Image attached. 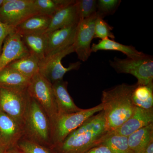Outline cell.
I'll return each mask as SVG.
<instances>
[{"mask_svg":"<svg viewBox=\"0 0 153 153\" xmlns=\"http://www.w3.org/2000/svg\"><path fill=\"white\" fill-rule=\"evenodd\" d=\"M109 133L102 111L89 118L51 149L53 153H85L100 145Z\"/></svg>","mask_w":153,"mask_h":153,"instance_id":"obj_1","label":"cell"},{"mask_svg":"<svg viewBox=\"0 0 153 153\" xmlns=\"http://www.w3.org/2000/svg\"><path fill=\"white\" fill-rule=\"evenodd\" d=\"M136 85L122 83L102 91L101 103L109 132L119 127L133 113L136 106L131 96Z\"/></svg>","mask_w":153,"mask_h":153,"instance_id":"obj_2","label":"cell"},{"mask_svg":"<svg viewBox=\"0 0 153 153\" xmlns=\"http://www.w3.org/2000/svg\"><path fill=\"white\" fill-rule=\"evenodd\" d=\"M23 126V138L49 149L52 148L51 121L43 108L30 97Z\"/></svg>","mask_w":153,"mask_h":153,"instance_id":"obj_3","label":"cell"},{"mask_svg":"<svg viewBox=\"0 0 153 153\" xmlns=\"http://www.w3.org/2000/svg\"><path fill=\"white\" fill-rule=\"evenodd\" d=\"M110 66L118 73L131 74L137 80L138 85L153 82V57L145 54L140 57L124 59L115 57L109 60Z\"/></svg>","mask_w":153,"mask_h":153,"instance_id":"obj_4","label":"cell"},{"mask_svg":"<svg viewBox=\"0 0 153 153\" xmlns=\"http://www.w3.org/2000/svg\"><path fill=\"white\" fill-rule=\"evenodd\" d=\"M27 91L49 117L53 128L58 111L52 84L38 72L30 79Z\"/></svg>","mask_w":153,"mask_h":153,"instance_id":"obj_5","label":"cell"},{"mask_svg":"<svg viewBox=\"0 0 153 153\" xmlns=\"http://www.w3.org/2000/svg\"><path fill=\"white\" fill-rule=\"evenodd\" d=\"M102 110L103 106L100 103L91 108L58 116L52 128V148L62 143L68 134L82 125L89 118Z\"/></svg>","mask_w":153,"mask_h":153,"instance_id":"obj_6","label":"cell"},{"mask_svg":"<svg viewBox=\"0 0 153 153\" xmlns=\"http://www.w3.org/2000/svg\"><path fill=\"white\" fill-rule=\"evenodd\" d=\"M73 52H74V49L73 45L46 55L39 62V73L52 85L63 80V76L67 72L78 70L81 66L80 61L70 63L68 67H64L62 64V59Z\"/></svg>","mask_w":153,"mask_h":153,"instance_id":"obj_7","label":"cell"},{"mask_svg":"<svg viewBox=\"0 0 153 153\" xmlns=\"http://www.w3.org/2000/svg\"><path fill=\"white\" fill-rule=\"evenodd\" d=\"M27 88L0 86V110L23 125L30 99Z\"/></svg>","mask_w":153,"mask_h":153,"instance_id":"obj_8","label":"cell"},{"mask_svg":"<svg viewBox=\"0 0 153 153\" xmlns=\"http://www.w3.org/2000/svg\"><path fill=\"white\" fill-rule=\"evenodd\" d=\"M39 14L34 0H4L0 7V21L15 28L30 17Z\"/></svg>","mask_w":153,"mask_h":153,"instance_id":"obj_9","label":"cell"},{"mask_svg":"<svg viewBox=\"0 0 153 153\" xmlns=\"http://www.w3.org/2000/svg\"><path fill=\"white\" fill-rule=\"evenodd\" d=\"M98 15L79 21L76 28L73 46L78 59L85 62L91 55V41L94 38V27Z\"/></svg>","mask_w":153,"mask_h":153,"instance_id":"obj_10","label":"cell"},{"mask_svg":"<svg viewBox=\"0 0 153 153\" xmlns=\"http://www.w3.org/2000/svg\"><path fill=\"white\" fill-rule=\"evenodd\" d=\"M30 54L21 36L14 31L6 38L3 43L0 54V71L12 62Z\"/></svg>","mask_w":153,"mask_h":153,"instance_id":"obj_11","label":"cell"},{"mask_svg":"<svg viewBox=\"0 0 153 153\" xmlns=\"http://www.w3.org/2000/svg\"><path fill=\"white\" fill-rule=\"evenodd\" d=\"M23 136V124L0 110V142L9 149L17 146Z\"/></svg>","mask_w":153,"mask_h":153,"instance_id":"obj_12","label":"cell"},{"mask_svg":"<svg viewBox=\"0 0 153 153\" xmlns=\"http://www.w3.org/2000/svg\"><path fill=\"white\" fill-rule=\"evenodd\" d=\"M153 123V108L136 107L133 114L124 123L111 132L128 137L138 130Z\"/></svg>","mask_w":153,"mask_h":153,"instance_id":"obj_13","label":"cell"},{"mask_svg":"<svg viewBox=\"0 0 153 153\" xmlns=\"http://www.w3.org/2000/svg\"><path fill=\"white\" fill-rule=\"evenodd\" d=\"M77 25L46 33L47 46L46 56L73 45Z\"/></svg>","mask_w":153,"mask_h":153,"instance_id":"obj_14","label":"cell"},{"mask_svg":"<svg viewBox=\"0 0 153 153\" xmlns=\"http://www.w3.org/2000/svg\"><path fill=\"white\" fill-rule=\"evenodd\" d=\"M79 22L76 0H74L73 2L61 9L52 16L45 33L71 27L77 25Z\"/></svg>","mask_w":153,"mask_h":153,"instance_id":"obj_15","label":"cell"},{"mask_svg":"<svg viewBox=\"0 0 153 153\" xmlns=\"http://www.w3.org/2000/svg\"><path fill=\"white\" fill-rule=\"evenodd\" d=\"M68 84V82L63 79L52 84L58 109V116L73 113L82 109L76 106L68 93L67 89Z\"/></svg>","mask_w":153,"mask_h":153,"instance_id":"obj_16","label":"cell"},{"mask_svg":"<svg viewBox=\"0 0 153 153\" xmlns=\"http://www.w3.org/2000/svg\"><path fill=\"white\" fill-rule=\"evenodd\" d=\"M51 18L42 14H37L30 17L15 28L19 35H27L45 32L49 27Z\"/></svg>","mask_w":153,"mask_h":153,"instance_id":"obj_17","label":"cell"},{"mask_svg":"<svg viewBox=\"0 0 153 153\" xmlns=\"http://www.w3.org/2000/svg\"><path fill=\"white\" fill-rule=\"evenodd\" d=\"M21 36L23 43L30 54L35 55L40 61L44 59L46 56L47 49V33L42 32L22 35Z\"/></svg>","mask_w":153,"mask_h":153,"instance_id":"obj_18","label":"cell"},{"mask_svg":"<svg viewBox=\"0 0 153 153\" xmlns=\"http://www.w3.org/2000/svg\"><path fill=\"white\" fill-rule=\"evenodd\" d=\"M129 147L133 153H143L153 141V123L138 130L128 137Z\"/></svg>","mask_w":153,"mask_h":153,"instance_id":"obj_19","label":"cell"},{"mask_svg":"<svg viewBox=\"0 0 153 153\" xmlns=\"http://www.w3.org/2000/svg\"><path fill=\"white\" fill-rule=\"evenodd\" d=\"M100 50L118 51L126 55L127 57L128 58L140 57L145 54L137 50L133 46L124 45L109 38L100 40L97 44H93L91 45V53Z\"/></svg>","mask_w":153,"mask_h":153,"instance_id":"obj_20","label":"cell"},{"mask_svg":"<svg viewBox=\"0 0 153 153\" xmlns=\"http://www.w3.org/2000/svg\"><path fill=\"white\" fill-rule=\"evenodd\" d=\"M30 79L8 66L0 71V86L13 88H27Z\"/></svg>","mask_w":153,"mask_h":153,"instance_id":"obj_21","label":"cell"},{"mask_svg":"<svg viewBox=\"0 0 153 153\" xmlns=\"http://www.w3.org/2000/svg\"><path fill=\"white\" fill-rule=\"evenodd\" d=\"M40 60L35 55L30 54L25 57L14 61L7 66L31 79L39 72Z\"/></svg>","mask_w":153,"mask_h":153,"instance_id":"obj_22","label":"cell"},{"mask_svg":"<svg viewBox=\"0 0 153 153\" xmlns=\"http://www.w3.org/2000/svg\"><path fill=\"white\" fill-rule=\"evenodd\" d=\"M136 107L145 109L153 108V82L146 85H136L131 96Z\"/></svg>","mask_w":153,"mask_h":153,"instance_id":"obj_23","label":"cell"},{"mask_svg":"<svg viewBox=\"0 0 153 153\" xmlns=\"http://www.w3.org/2000/svg\"><path fill=\"white\" fill-rule=\"evenodd\" d=\"M101 144L109 149L112 153H133L128 144V137L109 132Z\"/></svg>","mask_w":153,"mask_h":153,"instance_id":"obj_24","label":"cell"},{"mask_svg":"<svg viewBox=\"0 0 153 153\" xmlns=\"http://www.w3.org/2000/svg\"><path fill=\"white\" fill-rule=\"evenodd\" d=\"M74 0H34L40 14L52 17L61 9L73 2Z\"/></svg>","mask_w":153,"mask_h":153,"instance_id":"obj_25","label":"cell"},{"mask_svg":"<svg viewBox=\"0 0 153 153\" xmlns=\"http://www.w3.org/2000/svg\"><path fill=\"white\" fill-rule=\"evenodd\" d=\"M121 0H98L97 1V13L104 19L107 16L113 15L120 5Z\"/></svg>","mask_w":153,"mask_h":153,"instance_id":"obj_26","label":"cell"},{"mask_svg":"<svg viewBox=\"0 0 153 153\" xmlns=\"http://www.w3.org/2000/svg\"><path fill=\"white\" fill-rule=\"evenodd\" d=\"M113 27L101 18L97 17L96 20L94 27V38H100L101 40H104L107 38L114 40L115 37L112 33Z\"/></svg>","mask_w":153,"mask_h":153,"instance_id":"obj_27","label":"cell"},{"mask_svg":"<svg viewBox=\"0 0 153 153\" xmlns=\"http://www.w3.org/2000/svg\"><path fill=\"white\" fill-rule=\"evenodd\" d=\"M79 21L96 13V0H76Z\"/></svg>","mask_w":153,"mask_h":153,"instance_id":"obj_28","label":"cell"},{"mask_svg":"<svg viewBox=\"0 0 153 153\" xmlns=\"http://www.w3.org/2000/svg\"><path fill=\"white\" fill-rule=\"evenodd\" d=\"M17 146L25 153H53L51 149L23 138Z\"/></svg>","mask_w":153,"mask_h":153,"instance_id":"obj_29","label":"cell"},{"mask_svg":"<svg viewBox=\"0 0 153 153\" xmlns=\"http://www.w3.org/2000/svg\"><path fill=\"white\" fill-rule=\"evenodd\" d=\"M15 31V28L0 21V54L1 52L3 43L6 38L11 33Z\"/></svg>","mask_w":153,"mask_h":153,"instance_id":"obj_30","label":"cell"},{"mask_svg":"<svg viewBox=\"0 0 153 153\" xmlns=\"http://www.w3.org/2000/svg\"><path fill=\"white\" fill-rule=\"evenodd\" d=\"M85 153H112L106 146L101 144L90 149Z\"/></svg>","mask_w":153,"mask_h":153,"instance_id":"obj_31","label":"cell"},{"mask_svg":"<svg viewBox=\"0 0 153 153\" xmlns=\"http://www.w3.org/2000/svg\"><path fill=\"white\" fill-rule=\"evenodd\" d=\"M7 153H25L22 149H21L18 146H15L13 147L10 148L7 151Z\"/></svg>","mask_w":153,"mask_h":153,"instance_id":"obj_32","label":"cell"},{"mask_svg":"<svg viewBox=\"0 0 153 153\" xmlns=\"http://www.w3.org/2000/svg\"><path fill=\"white\" fill-rule=\"evenodd\" d=\"M143 153H153V141L148 145Z\"/></svg>","mask_w":153,"mask_h":153,"instance_id":"obj_33","label":"cell"},{"mask_svg":"<svg viewBox=\"0 0 153 153\" xmlns=\"http://www.w3.org/2000/svg\"><path fill=\"white\" fill-rule=\"evenodd\" d=\"M8 149L4 145L0 142V153H7Z\"/></svg>","mask_w":153,"mask_h":153,"instance_id":"obj_34","label":"cell"},{"mask_svg":"<svg viewBox=\"0 0 153 153\" xmlns=\"http://www.w3.org/2000/svg\"><path fill=\"white\" fill-rule=\"evenodd\" d=\"M3 1H4V0H0V7L2 4Z\"/></svg>","mask_w":153,"mask_h":153,"instance_id":"obj_35","label":"cell"}]
</instances>
